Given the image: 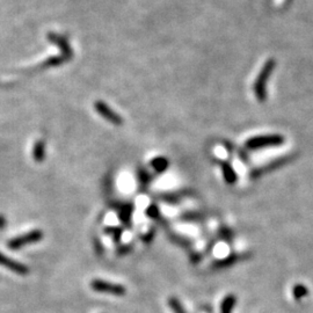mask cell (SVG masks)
Returning <instances> with one entry per match:
<instances>
[{"label":"cell","instance_id":"1","mask_svg":"<svg viewBox=\"0 0 313 313\" xmlns=\"http://www.w3.org/2000/svg\"><path fill=\"white\" fill-rule=\"evenodd\" d=\"M274 65L275 63L273 59H269V61L265 64V66L262 67L261 72L255 80L254 93L257 101H260V102H265V101L267 100V88L266 87H267L268 79L270 77V74H272Z\"/></svg>","mask_w":313,"mask_h":313},{"label":"cell","instance_id":"2","mask_svg":"<svg viewBox=\"0 0 313 313\" xmlns=\"http://www.w3.org/2000/svg\"><path fill=\"white\" fill-rule=\"evenodd\" d=\"M284 142V138L280 135H268V136H256L249 138L246 142V147L249 150H259L265 147L280 146Z\"/></svg>","mask_w":313,"mask_h":313},{"label":"cell","instance_id":"3","mask_svg":"<svg viewBox=\"0 0 313 313\" xmlns=\"http://www.w3.org/2000/svg\"><path fill=\"white\" fill-rule=\"evenodd\" d=\"M91 288L96 293L109 294L114 296H124L126 294V290L123 285L114 284V283L106 282L102 280H93L91 282Z\"/></svg>","mask_w":313,"mask_h":313},{"label":"cell","instance_id":"4","mask_svg":"<svg viewBox=\"0 0 313 313\" xmlns=\"http://www.w3.org/2000/svg\"><path fill=\"white\" fill-rule=\"evenodd\" d=\"M42 238H43V233H42V231L34 230V231L28 232V233L26 234L18 237V238L12 239L11 242L8 243V246H10V248L12 249H19L21 247H23L24 245L40 242Z\"/></svg>","mask_w":313,"mask_h":313},{"label":"cell","instance_id":"5","mask_svg":"<svg viewBox=\"0 0 313 313\" xmlns=\"http://www.w3.org/2000/svg\"><path fill=\"white\" fill-rule=\"evenodd\" d=\"M94 107H95V111L98 112L103 118H106V120L111 122V123L115 124V125H121L122 122H123L122 121L121 116L114 112L113 109L109 108L107 105L102 102V101H96Z\"/></svg>","mask_w":313,"mask_h":313},{"label":"cell","instance_id":"6","mask_svg":"<svg viewBox=\"0 0 313 313\" xmlns=\"http://www.w3.org/2000/svg\"><path fill=\"white\" fill-rule=\"evenodd\" d=\"M0 265L19 275H27L29 272L27 266L20 264L18 261L12 260L10 257H6L5 255H3L2 253H0Z\"/></svg>","mask_w":313,"mask_h":313},{"label":"cell","instance_id":"7","mask_svg":"<svg viewBox=\"0 0 313 313\" xmlns=\"http://www.w3.org/2000/svg\"><path fill=\"white\" fill-rule=\"evenodd\" d=\"M295 158V155H288V156H283V158H280L277 160H275L272 164L267 165V166H264L259 168V170H256L252 173V177H257L260 176L261 174H264V173H267V171H274L275 168H278L283 166V165H285L288 162H291Z\"/></svg>","mask_w":313,"mask_h":313},{"label":"cell","instance_id":"8","mask_svg":"<svg viewBox=\"0 0 313 313\" xmlns=\"http://www.w3.org/2000/svg\"><path fill=\"white\" fill-rule=\"evenodd\" d=\"M247 257V254H232L230 256L225 257V259L219 260L215 264L214 267L215 268H224V267H228V266H232L233 264H236L237 261H242L245 260Z\"/></svg>","mask_w":313,"mask_h":313},{"label":"cell","instance_id":"9","mask_svg":"<svg viewBox=\"0 0 313 313\" xmlns=\"http://www.w3.org/2000/svg\"><path fill=\"white\" fill-rule=\"evenodd\" d=\"M221 166H222V171H223V176H224V179H225L226 184H228V185L236 184L237 174H236L233 168H232L231 165L226 163V162H222Z\"/></svg>","mask_w":313,"mask_h":313},{"label":"cell","instance_id":"10","mask_svg":"<svg viewBox=\"0 0 313 313\" xmlns=\"http://www.w3.org/2000/svg\"><path fill=\"white\" fill-rule=\"evenodd\" d=\"M237 298L233 295H227L221 304V313H232L236 305Z\"/></svg>","mask_w":313,"mask_h":313},{"label":"cell","instance_id":"11","mask_svg":"<svg viewBox=\"0 0 313 313\" xmlns=\"http://www.w3.org/2000/svg\"><path fill=\"white\" fill-rule=\"evenodd\" d=\"M33 156L34 159L36 160L37 163H41L42 160L44 159L45 156V145L43 142H37L35 145H34L33 149Z\"/></svg>","mask_w":313,"mask_h":313},{"label":"cell","instance_id":"12","mask_svg":"<svg viewBox=\"0 0 313 313\" xmlns=\"http://www.w3.org/2000/svg\"><path fill=\"white\" fill-rule=\"evenodd\" d=\"M151 165L152 167L154 168L155 172L163 173L164 171H166V168L168 167V160L164 158V156H158V158L152 160Z\"/></svg>","mask_w":313,"mask_h":313},{"label":"cell","instance_id":"13","mask_svg":"<svg viewBox=\"0 0 313 313\" xmlns=\"http://www.w3.org/2000/svg\"><path fill=\"white\" fill-rule=\"evenodd\" d=\"M308 295V289L303 284H297L293 288V296L295 299L300 300Z\"/></svg>","mask_w":313,"mask_h":313},{"label":"cell","instance_id":"14","mask_svg":"<svg viewBox=\"0 0 313 313\" xmlns=\"http://www.w3.org/2000/svg\"><path fill=\"white\" fill-rule=\"evenodd\" d=\"M168 305H170V307L172 308L174 313H186L185 308L182 307L181 303L176 298H173V297L170 298V300H168Z\"/></svg>","mask_w":313,"mask_h":313},{"label":"cell","instance_id":"15","mask_svg":"<svg viewBox=\"0 0 313 313\" xmlns=\"http://www.w3.org/2000/svg\"><path fill=\"white\" fill-rule=\"evenodd\" d=\"M146 214H147V216H149V217H151V218H156V217H158V216H159L158 206H155V205H151V206H149V209H147Z\"/></svg>","mask_w":313,"mask_h":313}]
</instances>
